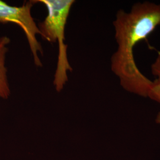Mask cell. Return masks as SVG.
I'll list each match as a JSON object with an SVG mask.
<instances>
[{
  "instance_id": "cell-1",
  "label": "cell",
  "mask_w": 160,
  "mask_h": 160,
  "mask_svg": "<svg viewBox=\"0 0 160 160\" xmlns=\"http://www.w3.org/2000/svg\"><path fill=\"white\" fill-rule=\"evenodd\" d=\"M116 51L111 58V69L127 92L147 97L152 84L139 71L133 50L160 26V4L145 1L132 6L130 12L120 10L113 22Z\"/></svg>"
},
{
  "instance_id": "cell-2",
  "label": "cell",
  "mask_w": 160,
  "mask_h": 160,
  "mask_svg": "<svg viewBox=\"0 0 160 160\" xmlns=\"http://www.w3.org/2000/svg\"><path fill=\"white\" fill-rule=\"evenodd\" d=\"M46 7L48 14L45 19L39 24L41 36L49 42L58 43L57 67L55 73L53 84L60 92L68 81V71H72L67 57V45L65 43V26L74 0H38Z\"/></svg>"
},
{
  "instance_id": "cell-3",
  "label": "cell",
  "mask_w": 160,
  "mask_h": 160,
  "mask_svg": "<svg viewBox=\"0 0 160 160\" xmlns=\"http://www.w3.org/2000/svg\"><path fill=\"white\" fill-rule=\"evenodd\" d=\"M35 4L33 0L24 2L22 6H13L0 0V23H14L23 30L33 57L35 65L42 67V63L39 54L40 53L42 54L43 50L36 38V35H41V33L31 13L32 8Z\"/></svg>"
},
{
  "instance_id": "cell-4",
  "label": "cell",
  "mask_w": 160,
  "mask_h": 160,
  "mask_svg": "<svg viewBox=\"0 0 160 160\" xmlns=\"http://www.w3.org/2000/svg\"><path fill=\"white\" fill-rule=\"evenodd\" d=\"M10 42L11 40L8 36L0 37V98L1 99L8 98L11 94L6 66V55Z\"/></svg>"
},
{
  "instance_id": "cell-5",
  "label": "cell",
  "mask_w": 160,
  "mask_h": 160,
  "mask_svg": "<svg viewBox=\"0 0 160 160\" xmlns=\"http://www.w3.org/2000/svg\"><path fill=\"white\" fill-rule=\"evenodd\" d=\"M151 69L155 79L152 81L147 97L160 104V51L158 52L157 57L152 64Z\"/></svg>"
},
{
  "instance_id": "cell-6",
  "label": "cell",
  "mask_w": 160,
  "mask_h": 160,
  "mask_svg": "<svg viewBox=\"0 0 160 160\" xmlns=\"http://www.w3.org/2000/svg\"><path fill=\"white\" fill-rule=\"evenodd\" d=\"M155 121H156V123H158V124H160V112H159L158 115L157 116Z\"/></svg>"
}]
</instances>
